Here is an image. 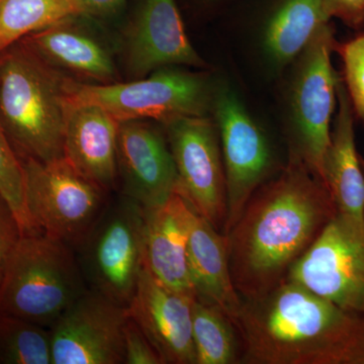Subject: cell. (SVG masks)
Masks as SVG:
<instances>
[{
	"instance_id": "cell-25",
	"label": "cell",
	"mask_w": 364,
	"mask_h": 364,
	"mask_svg": "<svg viewBox=\"0 0 364 364\" xmlns=\"http://www.w3.org/2000/svg\"><path fill=\"white\" fill-rule=\"evenodd\" d=\"M0 196L13 210L23 234L35 232L26 205L23 162L14 149L0 121Z\"/></svg>"
},
{
	"instance_id": "cell-9",
	"label": "cell",
	"mask_w": 364,
	"mask_h": 364,
	"mask_svg": "<svg viewBox=\"0 0 364 364\" xmlns=\"http://www.w3.org/2000/svg\"><path fill=\"white\" fill-rule=\"evenodd\" d=\"M212 112L219 132L227 186L225 235L238 221L251 196L277 172L272 146L236 92L215 88Z\"/></svg>"
},
{
	"instance_id": "cell-2",
	"label": "cell",
	"mask_w": 364,
	"mask_h": 364,
	"mask_svg": "<svg viewBox=\"0 0 364 364\" xmlns=\"http://www.w3.org/2000/svg\"><path fill=\"white\" fill-rule=\"evenodd\" d=\"M240 363L364 364V316L284 280L242 299Z\"/></svg>"
},
{
	"instance_id": "cell-13",
	"label": "cell",
	"mask_w": 364,
	"mask_h": 364,
	"mask_svg": "<svg viewBox=\"0 0 364 364\" xmlns=\"http://www.w3.org/2000/svg\"><path fill=\"white\" fill-rule=\"evenodd\" d=\"M117 184L121 195L144 210L162 205L176 193L178 176L166 134L143 119L119 123Z\"/></svg>"
},
{
	"instance_id": "cell-26",
	"label": "cell",
	"mask_w": 364,
	"mask_h": 364,
	"mask_svg": "<svg viewBox=\"0 0 364 364\" xmlns=\"http://www.w3.org/2000/svg\"><path fill=\"white\" fill-rule=\"evenodd\" d=\"M343 62V82L350 97L354 112L364 121V35L344 44L336 43Z\"/></svg>"
},
{
	"instance_id": "cell-30",
	"label": "cell",
	"mask_w": 364,
	"mask_h": 364,
	"mask_svg": "<svg viewBox=\"0 0 364 364\" xmlns=\"http://www.w3.org/2000/svg\"><path fill=\"white\" fill-rule=\"evenodd\" d=\"M126 0H74L79 16H107L116 14Z\"/></svg>"
},
{
	"instance_id": "cell-20",
	"label": "cell",
	"mask_w": 364,
	"mask_h": 364,
	"mask_svg": "<svg viewBox=\"0 0 364 364\" xmlns=\"http://www.w3.org/2000/svg\"><path fill=\"white\" fill-rule=\"evenodd\" d=\"M70 21L31 33L21 42L54 68L59 67L92 83L117 82V68L109 53Z\"/></svg>"
},
{
	"instance_id": "cell-27",
	"label": "cell",
	"mask_w": 364,
	"mask_h": 364,
	"mask_svg": "<svg viewBox=\"0 0 364 364\" xmlns=\"http://www.w3.org/2000/svg\"><path fill=\"white\" fill-rule=\"evenodd\" d=\"M124 354L126 364H163L149 340L129 316L124 329Z\"/></svg>"
},
{
	"instance_id": "cell-23",
	"label": "cell",
	"mask_w": 364,
	"mask_h": 364,
	"mask_svg": "<svg viewBox=\"0 0 364 364\" xmlns=\"http://www.w3.org/2000/svg\"><path fill=\"white\" fill-rule=\"evenodd\" d=\"M75 16L74 0H1L0 53L31 33Z\"/></svg>"
},
{
	"instance_id": "cell-29",
	"label": "cell",
	"mask_w": 364,
	"mask_h": 364,
	"mask_svg": "<svg viewBox=\"0 0 364 364\" xmlns=\"http://www.w3.org/2000/svg\"><path fill=\"white\" fill-rule=\"evenodd\" d=\"M330 18H338L353 30L364 26V0H322Z\"/></svg>"
},
{
	"instance_id": "cell-18",
	"label": "cell",
	"mask_w": 364,
	"mask_h": 364,
	"mask_svg": "<svg viewBox=\"0 0 364 364\" xmlns=\"http://www.w3.org/2000/svg\"><path fill=\"white\" fill-rule=\"evenodd\" d=\"M337 111L324 158V181L337 215L364 227V171L355 143L354 109L343 79L337 85Z\"/></svg>"
},
{
	"instance_id": "cell-8",
	"label": "cell",
	"mask_w": 364,
	"mask_h": 364,
	"mask_svg": "<svg viewBox=\"0 0 364 364\" xmlns=\"http://www.w3.org/2000/svg\"><path fill=\"white\" fill-rule=\"evenodd\" d=\"M26 210L35 232L76 250L102 214L109 193L81 176L65 159L21 160Z\"/></svg>"
},
{
	"instance_id": "cell-4",
	"label": "cell",
	"mask_w": 364,
	"mask_h": 364,
	"mask_svg": "<svg viewBox=\"0 0 364 364\" xmlns=\"http://www.w3.org/2000/svg\"><path fill=\"white\" fill-rule=\"evenodd\" d=\"M87 289L73 249L43 232L25 233L0 284V315L51 329Z\"/></svg>"
},
{
	"instance_id": "cell-24",
	"label": "cell",
	"mask_w": 364,
	"mask_h": 364,
	"mask_svg": "<svg viewBox=\"0 0 364 364\" xmlns=\"http://www.w3.org/2000/svg\"><path fill=\"white\" fill-rule=\"evenodd\" d=\"M0 363L52 364L51 329L0 315Z\"/></svg>"
},
{
	"instance_id": "cell-22",
	"label": "cell",
	"mask_w": 364,
	"mask_h": 364,
	"mask_svg": "<svg viewBox=\"0 0 364 364\" xmlns=\"http://www.w3.org/2000/svg\"><path fill=\"white\" fill-rule=\"evenodd\" d=\"M196 364L240 363L241 345L233 321L221 309L193 299Z\"/></svg>"
},
{
	"instance_id": "cell-15",
	"label": "cell",
	"mask_w": 364,
	"mask_h": 364,
	"mask_svg": "<svg viewBox=\"0 0 364 364\" xmlns=\"http://www.w3.org/2000/svg\"><path fill=\"white\" fill-rule=\"evenodd\" d=\"M127 67L132 77L166 67L207 68L191 45L176 0H145L126 36Z\"/></svg>"
},
{
	"instance_id": "cell-19",
	"label": "cell",
	"mask_w": 364,
	"mask_h": 364,
	"mask_svg": "<svg viewBox=\"0 0 364 364\" xmlns=\"http://www.w3.org/2000/svg\"><path fill=\"white\" fill-rule=\"evenodd\" d=\"M188 264L196 299L217 306L235 322L242 298L232 279L227 235L196 213L189 231Z\"/></svg>"
},
{
	"instance_id": "cell-14",
	"label": "cell",
	"mask_w": 364,
	"mask_h": 364,
	"mask_svg": "<svg viewBox=\"0 0 364 364\" xmlns=\"http://www.w3.org/2000/svg\"><path fill=\"white\" fill-rule=\"evenodd\" d=\"M193 299L165 286L143 268L127 313L149 340L163 364H196Z\"/></svg>"
},
{
	"instance_id": "cell-28",
	"label": "cell",
	"mask_w": 364,
	"mask_h": 364,
	"mask_svg": "<svg viewBox=\"0 0 364 364\" xmlns=\"http://www.w3.org/2000/svg\"><path fill=\"white\" fill-rule=\"evenodd\" d=\"M23 230L9 203L0 196V284Z\"/></svg>"
},
{
	"instance_id": "cell-6",
	"label": "cell",
	"mask_w": 364,
	"mask_h": 364,
	"mask_svg": "<svg viewBox=\"0 0 364 364\" xmlns=\"http://www.w3.org/2000/svg\"><path fill=\"white\" fill-rule=\"evenodd\" d=\"M336 43L327 23L296 58L289 93V154L299 158L324 183V158L340 77L331 61Z\"/></svg>"
},
{
	"instance_id": "cell-3",
	"label": "cell",
	"mask_w": 364,
	"mask_h": 364,
	"mask_svg": "<svg viewBox=\"0 0 364 364\" xmlns=\"http://www.w3.org/2000/svg\"><path fill=\"white\" fill-rule=\"evenodd\" d=\"M66 79L21 41L0 53V121L21 160L63 158Z\"/></svg>"
},
{
	"instance_id": "cell-7",
	"label": "cell",
	"mask_w": 364,
	"mask_h": 364,
	"mask_svg": "<svg viewBox=\"0 0 364 364\" xmlns=\"http://www.w3.org/2000/svg\"><path fill=\"white\" fill-rule=\"evenodd\" d=\"M145 210L119 193L109 198L75 250L88 289L128 306L144 268Z\"/></svg>"
},
{
	"instance_id": "cell-32",
	"label": "cell",
	"mask_w": 364,
	"mask_h": 364,
	"mask_svg": "<svg viewBox=\"0 0 364 364\" xmlns=\"http://www.w3.org/2000/svg\"><path fill=\"white\" fill-rule=\"evenodd\" d=\"M0 2H1V0H0Z\"/></svg>"
},
{
	"instance_id": "cell-31",
	"label": "cell",
	"mask_w": 364,
	"mask_h": 364,
	"mask_svg": "<svg viewBox=\"0 0 364 364\" xmlns=\"http://www.w3.org/2000/svg\"><path fill=\"white\" fill-rule=\"evenodd\" d=\"M360 162H361V166H363V169L364 171V158L363 156H360Z\"/></svg>"
},
{
	"instance_id": "cell-11",
	"label": "cell",
	"mask_w": 364,
	"mask_h": 364,
	"mask_svg": "<svg viewBox=\"0 0 364 364\" xmlns=\"http://www.w3.org/2000/svg\"><path fill=\"white\" fill-rule=\"evenodd\" d=\"M286 279L364 316V227L336 215Z\"/></svg>"
},
{
	"instance_id": "cell-1",
	"label": "cell",
	"mask_w": 364,
	"mask_h": 364,
	"mask_svg": "<svg viewBox=\"0 0 364 364\" xmlns=\"http://www.w3.org/2000/svg\"><path fill=\"white\" fill-rule=\"evenodd\" d=\"M336 215L324 182L289 154L226 234L232 279L242 299L258 298L284 282Z\"/></svg>"
},
{
	"instance_id": "cell-5",
	"label": "cell",
	"mask_w": 364,
	"mask_h": 364,
	"mask_svg": "<svg viewBox=\"0 0 364 364\" xmlns=\"http://www.w3.org/2000/svg\"><path fill=\"white\" fill-rule=\"evenodd\" d=\"M215 90L203 74L166 67L130 82H81L67 77V104L97 105L121 123L154 119L166 124L212 111Z\"/></svg>"
},
{
	"instance_id": "cell-17",
	"label": "cell",
	"mask_w": 364,
	"mask_h": 364,
	"mask_svg": "<svg viewBox=\"0 0 364 364\" xmlns=\"http://www.w3.org/2000/svg\"><path fill=\"white\" fill-rule=\"evenodd\" d=\"M63 157L107 193L117 186L119 122L97 105L67 104Z\"/></svg>"
},
{
	"instance_id": "cell-12",
	"label": "cell",
	"mask_w": 364,
	"mask_h": 364,
	"mask_svg": "<svg viewBox=\"0 0 364 364\" xmlns=\"http://www.w3.org/2000/svg\"><path fill=\"white\" fill-rule=\"evenodd\" d=\"M126 306L88 289L51 328L52 364L124 363Z\"/></svg>"
},
{
	"instance_id": "cell-16",
	"label": "cell",
	"mask_w": 364,
	"mask_h": 364,
	"mask_svg": "<svg viewBox=\"0 0 364 364\" xmlns=\"http://www.w3.org/2000/svg\"><path fill=\"white\" fill-rule=\"evenodd\" d=\"M195 210L179 193L145 210L144 268L165 286L196 299L188 264L189 231Z\"/></svg>"
},
{
	"instance_id": "cell-21",
	"label": "cell",
	"mask_w": 364,
	"mask_h": 364,
	"mask_svg": "<svg viewBox=\"0 0 364 364\" xmlns=\"http://www.w3.org/2000/svg\"><path fill=\"white\" fill-rule=\"evenodd\" d=\"M329 21L322 0H284L270 16L263 32L268 58L277 67L296 61Z\"/></svg>"
},
{
	"instance_id": "cell-10",
	"label": "cell",
	"mask_w": 364,
	"mask_h": 364,
	"mask_svg": "<svg viewBox=\"0 0 364 364\" xmlns=\"http://www.w3.org/2000/svg\"><path fill=\"white\" fill-rule=\"evenodd\" d=\"M176 162V193L219 231L227 220V186L215 119L186 117L163 124Z\"/></svg>"
}]
</instances>
